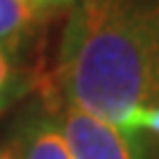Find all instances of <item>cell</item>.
Listing matches in <instances>:
<instances>
[{"label":"cell","mask_w":159,"mask_h":159,"mask_svg":"<svg viewBox=\"0 0 159 159\" xmlns=\"http://www.w3.org/2000/svg\"><path fill=\"white\" fill-rule=\"evenodd\" d=\"M60 104L128 130L159 106V9L146 0H80L69 9L55 69Z\"/></svg>","instance_id":"1"},{"label":"cell","mask_w":159,"mask_h":159,"mask_svg":"<svg viewBox=\"0 0 159 159\" xmlns=\"http://www.w3.org/2000/svg\"><path fill=\"white\" fill-rule=\"evenodd\" d=\"M53 117L73 159H148L137 130L119 128L69 104H60Z\"/></svg>","instance_id":"2"},{"label":"cell","mask_w":159,"mask_h":159,"mask_svg":"<svg viewBox=\"0 0 159 159\" xmlns=\"http://www.w3.org/2000/svg\"><path fill=\"white\" fill-rule=\"evenodd\" d=\"M13 144L20 159H73L55 117L49 113L29 117Z\"/></svg>","instance_id":"3"},{"label":"cell","mask_w":159,"mask_h":159,"mask_svg":"<svg viewBox=\"0 0 159 159\" xmlns=\"http://www.w3.org/2000/svg\"><path fill=\"white\" fill-rule=\"evenodd\" d=\"M40 20L27 0H0V49L16 57Z\"/></svg>","instance_id":"4"},{"label":"cell","mask_w":159,"mask_h":159,"mask_svg":"<svg viewBox=\"0 0 159 159\" xmlns=\"http://www.w3.org/2000/svg\"><path fill=\"white\" fill-rule=\"evenodd\" d=\"M29 82L25 73L18 69L13 55L0 49V115H2L20 95H25Z\"/></svg>","instance_id":"5"},{"label":"cell","mask_w":159,"mask_h":159,"mask_svg":"<svg viewBox=\"0 0 159 159\" xmlns=\"http://www.w3.org/2000/svg\"><path fill=\"white\" fill-rule=\"evenodd\" d=\"M128 130H150L155 135H159V106H150V108H139L128 122Z\"/></svg>","instance_id":"6"},{"label":"cell","mask_w":159,"mask_h":159,"mask_svg":"<svg viewBox=\"0 0 159 159\" xmlns=\"http://www.w3.org/2000/svg\"><path fill=\"white\" fill-rule=\"evenodd\" d=\"M75 2H80V0H31V7L42 18H47L53 11H64V9L69 11Z\"/></svg>","instance_id":"7"},{"label":"cell","mask_w":159,"mask_h":159,"mask_svg":"<svg viewBox=\"0 0 159 159\" xmlns=\"http://www.w3.org/2000/svg\"><path fill=\"white\" fill-rule=\"evenodd\" d=\"M0 159H20V152H18V148H16L13 142L0 148Z\"/></svg>","instance_id":"8"}]
</instances>
